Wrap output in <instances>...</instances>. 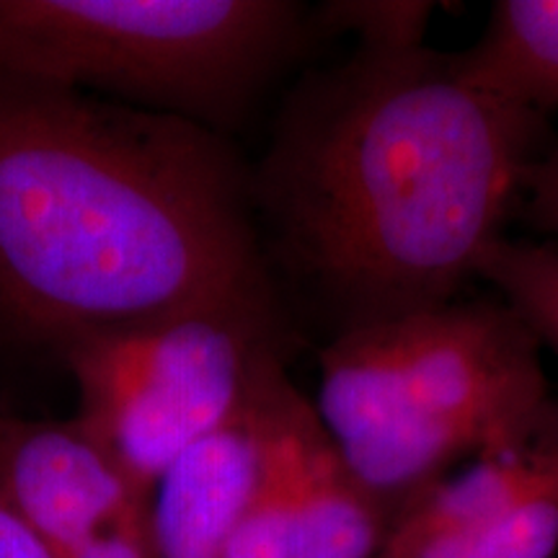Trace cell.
Masks as SVG:
<instances>
[{"label":"cell","mask_w":558,"mask_h":558,"mask_svg":"<svg viewBox=\"0 0 558 558\" xmlns=\"http://www.w3.org/2000/svg\"><path fill=\"white\" fill-rule=\"evenodd\" d=\"M548 140L546 117L473 88L456 54L354 47L292 88L251 171L269 267L331 337L448 305Z\"/></svg>","instance_id":"1"},{"label":"cell","mask_w":558,"mask_h":558,"mask_svg":"<svg viewBox=\"0 0 558 558\" xmlns=\"http://www.w3.org/2000/svg\"><path fill=\"white\" fill-rule=\"evenodd\" d=\"M277 288L251 171L181 117L0 75V320L58 347Z\"/></svg>","instance_id":"2"},{"label":"cell","mask_w":558,"mask_h":558,"mask_svg":"<svg viewBox=\"0 0 558 558\" xmlns=\"http://www.w3.org/2000/svg\"><path fill=\"white\" fill-rule=\"evenodd\" d=\"M316 414L390 518L463 458L520 442L548 399L541 344L501 300H452L331 337Z\"/></svg>","instance_id":"3"},{"label":"cell","mask_w":558,"mask_h":558,"mask_svg":"<svg viewBox=\"0 0 558 558\" xmlns=\"http://www.w3.org/2000/svg\"><path fill=\"white\" fill-rule=\"evenodd\" d=\"M316 32V13L288 0H0V75L104 90L222 135Z\"/></svg>","instance_id":"4"},{"label":"cell","mask_w":558,"mask_h":558,"mask_svg":"<svg viewBox=\"0 0 558 558\" xmlns=\"http://www.w3.org/2000/svg\"><path fill=\"white\" fill-rule=\"evenodd\" d=\"M288 347L279 288L81 341L65 352L81 401L75 422L153 499L186 452L246 407L262 369L288 360Z\"/></svg>","instance_id":"5"},{"label":"cell","mask_w":558,"mask_h":558,"mask_svg":"<svg viewBox=\"0 0 558 558\" xmlns=\"http://www.w3.org/2000/svg\"><path fill=\"white\" fill-rule=\"evenodd\" d=\"M0 501L60 558L148 505L78 422L0 416Z\"/></svg>","instance_id":"6"},{"label":"cell","mask_w":558,"mask_h":558,"mask_svg":"<svg viewBox=\"0 0 558 558\" xmlns=\"http://www.w3.org/2000/svg\"><path fill=\"white\" fill-rule=\"evenodd\" d=\"M284 360L269 362L246 407L202 439L153 492V530L160 558H226L230 533L259 471L267 396Z\"/></svg>","instance_id":"7"},{"label":"cell","mask_w":558,"mask_h":558,"mask_svg":"<svg viewBox=\"0 0 558 558\" xmlns=\"http://www.w3.org/2000/svg\"><path fill=\"white\" fill-rule=\"evenodd\" d=\"M295 558H380L393 518L349 471L316 409H292Z\"/></svg>","instance_id":"8"},{"label":"cell","mask_w":558,"mask_h":558,"mask_svg":"<svg viewBox=\"0 0 558 558\" xmlns=\"http://www.w3.org/2000/svg\"><path fill=\"white\" fill-rule=\"evenodd\" d=\"M473 88L548 117L558 109V0H499L478 41L456 52Z\"/></svg>","instance_id":"9"},{"label":"cell","mask_w":558,"mask_h":558,"mask_svg":"<svg viewBox=\"0 0 558 558\" xmlns=\"http://www.w3.org/2000/svg\"><path fill=\"white\" fill-rule=\"evenodd\" d=\"M298 388L279 369L267 396V424L254 488L243 505L226 558H295V448L292 409Z\"/></svg>","instance_id":"10"},{"label":"cell","mask_w":558,"mask_h":558,"mask_svg":"<svg viewBox=\"0 0 558 558\" xmlns=\"http://www.w3.org/2000/svg\"><path fill=\"white\" fill-rule=\"evenodd\" d=\"M535 471L505 518L481 538L471 558H550L558 550V399L535 416Z\"/></svg>","instance_id":"11"},{"label":"cell","mask_w":558,"mask_h":558,"mask_svg":"<svg viewBox=\"0 0 558 558\" xmlns=\"http://www.w3.org/2000/svg\"><path fill=\"white\" fill-rule=\"evenodd\" d=\"M476 277L486 279L541 347L558 357V243L509 241L484 251Z\"/></svg>","instance_id":"12"},{"label":"cell","mask_w":558,"mask_h":558,"mask_svg":"<svg viewBox=\"0 0 558 558\" xmlns=\"http://www.w3.org/2000/svg\"><path fill=\"white\" fill-rule=\"evenodd\" d=\"M437 5L424 0H339L316 11L320 32H349L367 50H418Z\"/></svg>","instance_id":"13"},{"label":"cell","mask_w":558,"mask_h":558,"mask_svg":"<svg viewBox=\"0 0 558 558\" xmlns=\"http://www.w3.org/2000/svg\"><path fill=\"white\" fill-rule=\"evenodd\" d=\"M65 558H160L153 530V501L132 507Z\"/></svg>","instance_id":"14"},{"label":"cell","mask_w":558,"mask_h":558,"mask_svg":"<svg viewBox=\"0 0 558 558\" xmlns=\"http://www.w3.org/2000/svg\"><path fill=\"white\" fill-rule=\"evenodd\" d=\"M520 215L530 228L558 243V145L550 148L527 173Z\"/></svg>","instance_id":"15"},{"label":"cell","mask_w":558,"mask_h":558,"mask_svg":"<svg viewBox=\"0 0 558 558\" xmlns=\"http://www.w3.org/2000/svg\"><path fill=\"white\" fill-rule=\"evenodd\" d=\"M0 558H60L19 518L13 509L0 501Z\"/></svg>","instance_id":"16"}]
</instances>
